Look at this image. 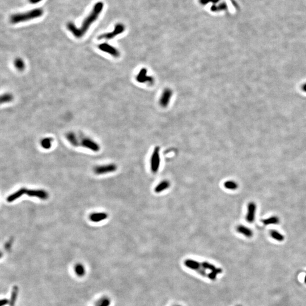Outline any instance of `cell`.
Masks as SVG:
<instances>
[{
	"label": "cell",
	"instance_id": "obj_16",
	"mask_svg": "<svg viewBox=\"0 0 306 306\" xmlns=\"http://www.w3.org/2000/svg\"><path fill=\"white\" fill-rule=\"evenodd\" d=\"M24 188H21L17 191L14 192L12 194L9 195L7 197V201L8 202H12L15 201L18 198H20L22 196L24 195Z\"/></svg>",
	"mask_w": 306,
	"mask_h": 306
},
{
	"label": "cell",
	"instance_id": "obj_9",
	"mask_svg": "<svg viewBox=\"0 0 306 306\" xmlns=\"http://www.w3.org/2000/svg\"><path fill=\"white\" fill-rule=\"evenodd\" d=\"M256 212V205L254 202H250L247 206V213L246 221L248 222H254L255 219V214Z\"/></svg>",
	"mask_w": 306,
	"mask_h": 306
},
{
	"label": "cell",
	"instance_id": "obj_12",
	"mask_svg": "<svg viewBox=\"0 0 306 306\" xmlns=\"http://www.w3.org/2000/svg\"><path fill=\"white\" fill-rule=\"evenodd\" d=\"M136 80L139 83H146V82H150L151 81H153L152 78L147 75V70L145 69L140 70L139 73L138 74L137 76L136 77Z\"/></svg>",
	"mask_w": 306,
	"mask_h": 306
},
{
	"label": "cell",
	"instance_id": "obj_10",
	"mask_svg": "<svg viewBox=\"0 0 306 306\" xmlns=\"http://www.w3.org/2000/svg\"><path fill=\"white\" fill-rule=\"evenodd\" d=\"M172 95V91L169 89H166L163 91L159 100L160 105L163 107H166L167 106V105L169 104Z\"/></svg>",
	"mask_w": 306,
	"mask_h": 306
},
{
	"label": "cell",
	"instance_id": "obj_17",
	"mask_svg": "<svg viewBox=\"0 0 306 306\" xmlns=\"http://www.w3.org/2000/svg\"><path fill=\"white\" fill-rule=\"evenodd\" d=\"M261 222L264 224L265 225H277L279 223V219L277 216H272L268 218L261 219Z\"/></svg>",
	"mask_w": 306,
	"mask_h": 306
},
{
	"label": "cell",
	"instance_id": "obj_18",
	"mask_svg": "<svg viewBox=\"0 0 306 306\" xmlns=\"http://www.w3.org/2000/svg\"><path fill=\"white\" fill-rule=\"evenodd\" d=\"M14 65L15 68L19 71L22 72L24 70L26 67L25 63H24L23 60L21 58L18 57L14 60Z\"/></svg>",
	"mask_w": 306,
	"mask_h": 306
},
{
	"label": "cell",
	"instance_id": "obj_5",
	"mask_svg": "<svg viewBox=\"0 0 306 306\" xmlns=\"http://www.w3.org/2000/svg\"><path fill=\"white\" fill-rule=\"evenodd\" d=\"M24 195H28L30 197H34L42 200H46L49 197L48 192L43 189H27L24 188Z\"/></svg>",
	"mask_w": 306,
	"mask_h": 306
},
{
	"label": "cell",
	"instance_id": "obj_3",
	"mask_svg": "<svg viewBox=\"0 0 306 306\" xmlns=\"http://www.w3.org/2000/svg\"><path fill=\"white\" fill-rule=\"evenodd\" d=\"M160 165V148L157 146L153 150L150 158V169L154 174L159 170Z\"/></svg>",
	"mask_w": 306,
	"mask_h": 306
},
{
	"label": "cell",
	"instance_id": "obj_28",
	"mask_svg": "<svg viewBox=\"0 0 306 306\" xmlns=\"http://www.w3.org/2000/svg\"><path fill=\"white\" fill-rule=\"evenodd\" d=\"M180 306V305H179V306Z\"/></svg>",
	"mask_w": 306,
	"mask_h": 306
},
{
	"label": "cell",
	"instance_id": "obj_20",
	"mask_svg": "<svg viewBox=\"0 0 306 306\" xmlns=\"http://www.w3.org/2000/svg\"><path fill=\"white\" fill-rule=\"evenodd\" d=\"M224 187L229 190L234 191L236 190L238 188V184L237 182L233 181V180H228L224 183Z\"/></svg>",
	"mask_w": 306,
	"mask_h": 306
},
{
	"label": "cell",
	"instance_id": "obj_27",
	"mask_svg": "<svg viewBox=\"0 0 306 306\" xmlns=\"http://www.w3.org/2000/svg\"><path fill=\"white\" fill-rule=\"evenodd\" d=\"M304 282H305V283H306V277H305V278H304Z\"/></svg>",
	"mask_w": 306,
	"mask_h": 306
},
{
	"label": "cell",
	"instance_id": "obj_24",
	"mask_svg": "<svg viewBox=\"0 0 306 306\" xmlns=\"http://www.w3.org/2000/svg\"><path fill=\"white\" fill-rule=\"evenodd\" d=\"M110 301L108 299H105V300L102 302V303L99 306H108L110 305Z\"/></svg>",
	"mask_w": 306,
	"mask_h": 306
},
{
	"label": "cell",
	"instance_id": "obj_8",
	"mask_svg": "<svg viewBox=\"0 0 306 306\" xmlns=\"http://www.w3.org/2000/svg\"><path fill=\"white\" fill-rule=\"evenodd\" d=\"M117 170V166L115 164H109L95 167L94 172L97 175L107 174L115 172Z\"/></svg>",
	"mask_w": 306,
	"mask_h": 306
},
{
	"label": "cell",
	"instance_id": "obj_1",
	"mask_svg": "<svg viewBox=\"0 0 306 306\" xmlns=\"http://www.w3.org/2000/svg\"><path fill=\"white\" fill-rule=\"evenodd\" d=\"M103 7L104 4L102 2H98L95 4L90 14L84 19L81 27L78 28L73 23L69 22L66 25L68 30L76 38L80 39L83 37L90 28L91 25L97 19L99 14L103 10Z\"/></svg>",
	"mask_w": 306,
	"mask_h": 306
},
{
	"label": "cell",
	"instance_id": "obj_6",
	"mask_svg": "<svg viewBox=\"0 0 306 306\" xmlns=\"http://www.w3.org/2000/svg\"><path fill=\"white\" fill-rule=\"evenodd\" d=\"M98 48L100 49L101 51L108 53L115 58H118L120 55V52L118 51V49L106 43H103L99 44L98 45Z\"/></svg>",
	"mask_w": 306,
	"mask_h": 306
},
{
	"label": "cell",
	"instance_id": "obj_21",
	"mask_svg": "<svg viewBox=\"0 0 306 306\" xmlns=\"http://www.w3.org/2000/svg\"><path fill=\"white\" fill-rule=\"evenodd\" d=\"M270 235L273 239L278 242H282L285 239V237L282 234L276 230H271L270 231Z\"/></svg>",
	"mask_w": 306,
	"mask_h": 306
},
{
	"label": "cell",
	"instance_id": "obj_14",
	"mask_svg": "<svg viewBox=\"0 0 306 306\" xmlns=\"http://www.w3.org/2000/svg\"><path fill=\"white\" fill-rule=\"evenodd\" d=\"M170 183L168 180H164L163 181H160V183H158V184L155 187L154 192L157 193H160L161 192L164 191L170 188Z\"/></svg>",
	"mask_w": 306,
	"mask_h": 306
},
{
	"label": "cell",
	"instance_id": "obj_22",
	"mask_svg": "<svg viewBox=\"0 0 306 306\" xmlns=\"http://www.w3.org/2000/svg\"><path fill=\"white\" fill-rule=\"evenodd\" d=\"M13 96L10 93H5L1 97V104L2 103H10L11 101L13 100Z\"/></svg>",
	"mask_w": 306,
	"mask_h": 306
},
{
	"label": "cell",
	"instance_id": "obj_23",
	"mask_svg": "<svg viewBox=\"0 0 306 306\" xmlns=\"http://www.w3.org/2000/svg\"><path fill=\"white\" fill-rule=\"evenodd\" d=\"M75 271L76 272V275L79 276L84 275L85 273L84 266L81 264L76 265L75 268Z\"/></svg>",
	"mask_w": 306,
	"mask_h": 306
},
{
	"label": "cell",
	"instance_id": "obj_4",
	"mask_svg": "<svg viewBox=\"0 0 306 306\" xmlns=\"http://www.w3.org/2000/svg\"><path fill=\"white\" fill-rule=\"evenodd\" d=\"M124 26L121 23H118L115 25L114 31L99 35L97 39L99 40H111L114 38L116 36L122 34V32L124 31Z\"/></svg>",
	"mask_w": 306,
	"mask_h": 306
},
{
	"label": "cell",
	"instance_id": "obj_13",
	"mask_svg": "<svg viewBox=\"0 0 306 306\" xmlns=\"http://www.w3.org/2000/svg\"><path fill=\"white\" fill-rule=\"evenodd\" d=\"M66 139L72 146L74 147L81 146L80 141L74 133L72 132L68 133L66 134Z\"/></svg>",
	"mask_w": 306,
	"mask_h": 306
},
{
	"label": "cell",
	"instance_id": "obj_25",
	"mask_svg": "<svg viewBox=\"0 0 306 306\" xmlns=\"http://www.w3.org/2000/svg\"><path fill=\"white\" fill-rule=\"evenodd\" d=\"M42 1V0H28V1L30 2V3L32 4H38V3Z\"/></svg>",
	"mask_w": 306,
	"mask_h": 306
},
{
	"label": "cell",
	"instance_id": "obj_26",
	"mask_svg": "<svg viewBox=\"0 0 306 306\" xmlns=\"http://www.w3.org/2000/svg\"><path fill=\"white\" fill-rule=\"evenodd\" d=\"M303 89H304V90L306 91V85L305 86H304V87H303Z\"/></svg>",
	"mask_w": 306,
	"mask_h": 306
},
{
	"label": "cell",
	"instance_id": "obj_15",
	"mask_svg": "<svg viewBox=\"0 0 306 306\" xmlns=\"http://www.w3.org/2000/svg\"><path fill=\"white\" fill-rule=\"evenodd\" d=\"M237 231L238 233L243 235L245 237H247V238H250V237H252L253 234H254L252 230L247 227L246 226L241 225L237 226Z\"/></svg>",
	"mask_w": 306,
	"mask_h": 306
},
{
	"label": "cell",
	"instance_id": "obj_2",
	"mask_svg": "<svg viewBox=\"0 0 306 306\" xmlns=\"http://www.w3.org/2000/svg\"><path fill=\"white\" fill-rule=\"evenodd\" d=\"M43 14V10L42 9H35L24 13L13 14L11 16L10 21L13 24H17L40 17Z\"/></svg>",
	"mask_w": 306,
	"mask_h": 306
},
{
	"label": "cell",
	"instance_id": "obj_29",
	"mask_svg": "<svg viewBox=\"0 0 306 306\" xmlns=\"http://www.w3.org/2000/svg\"></svg>",
	"mask_w": 306,
	"mask_h": 306
},
{
	"label": "cell",
	"instance_id": "obj_7",
	"mask_svg": "<svg viewBox=\"0 0 306 306\" xmlns=\"http://www.w3.org/2000/svg\"><path fill=\"white\" fill-rule=\"evenodd\" d=\"M80 145L94 152H97L100 150V146L97 143L88 137H84L80 141Z\"/></svg>",
	"mask_w": 306,
	"mask_h": 306
},
{
	"label": "cell",
	"instance_id": "obj_19",
	"mask_svg": "<svg viewBox=\"0 0 306 306\" xmlns=\"http://www.w3.org/2000/svg\"><path fill=\"white\" fill-rule=\"evenodd\" d=\"M52 138L51 137H46L44 138L40 141V145L44 149H51L53 142Z\"/></svg>",
	"mask_w": 306,
	"mask_h": 306
},
{
	"label": "cell",
	"instance_id": "obj_11",
	"mask_svg": "<svg viewBox=\"0 0 306 306\" xmlns=\"http://www.w3.org/2000/svg\"><path fill=\"white\" fill-rule=\"evenodd\" d=\"M108 218V214L105 213H94L89 216V219L93 222H99Z\"/></svg>",
	"mask_w": 306,
	"mask_h": 306
}]
</instances>
